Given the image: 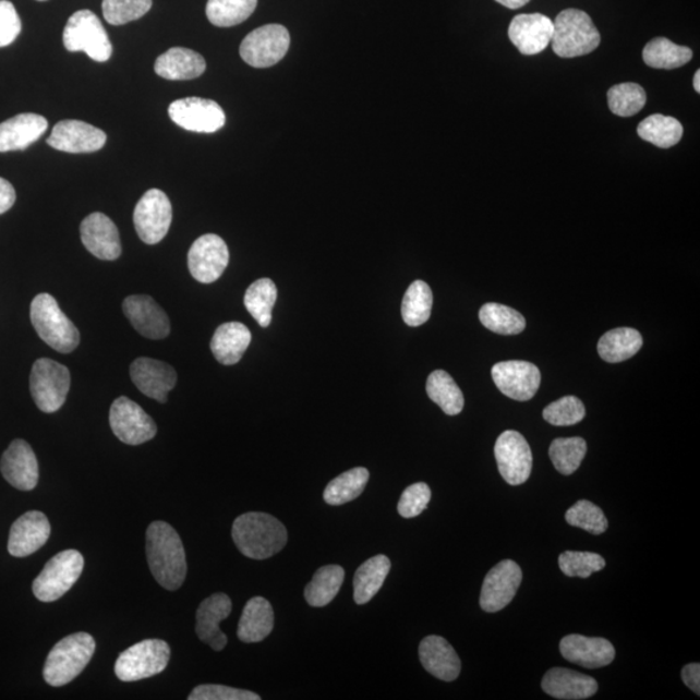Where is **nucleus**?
I'll list each match as a JSON object with an SVG mask.
<instances>
[{
	"instance_id": "f257e3e1",
	"label": "nucleus",
	"mask_w": 700,
	"mask_h": 700,
	"mask_svg": "<svg viewBox=\"0 0 700 700\" xmlns=\"http://www.w3.org/2000/svg\"><path fill=\"white\" fill-rule=\"evenodd\" d=\"M147 560L150 574L164 589L174 592L188 575L186 553L180 534L165 521L157 520L147 530Z\"/></svg>"
},
{
	"instance_id": "f03ea898",
	"label": "nucleus",
	"mask_w": 700,
	"mask_h": 700,
	"mask_svg": "<svg viewBox=\"0 0 700 700\" xmlns=\"http://www.w3.org/2000/svg\"><path fill=\"white\" fill-rule=\"evenodd\" d=\"M232 540L246 558L264 560L283 551L288 533L273 515L246 512L233 521Z\"/></svg>"
},
{
	"instance_id": "7ed1b4c3",
	"label": "nucleus",
	"mask_w": 700,
	"mask_h": 700,
	"mask_svg": "<svg viewBox=\"0 0 700 700\" xmlns=\"http://www.w3.org/2000/svg\"><path fill=\"white\" fill-rule=\"evenodd\" d=\"M96 643L93 636L80 631L59 641L50 654L44 668V678L53 688L68 685L82 674L90 663Z\"/></svg>"
},
{
	"instance_id": "20e7f679",
	"label": "nucleus",
	"mask_w": 700,
	"mask_h": 700,
	"mask_svg": "<svg viewBox=\"0 0 700 700\" xmlns=\"http://www.w3.org/2000/svg\"><path fill=\"white\" fill-rule=\"evenodd\" d=\"M31 321L39 338L59 353H72L80 346V331L61 312L51 294L40 293L31 305Z\"/></svg>"
},
{
	"instance_id": "39448f33",
	"label": "nucleus",
	"mask_w": 700,
	"mask_h": 700,
	"mask_svg": "<svg viewBox=\"0 0 700 700\" xmlns=\"http://www.w3.org/2000/svg\"><path fill=\"white\" fill-rule=\"evenodd\" d=\"M553 51L563 59L592 53L601 44V34L587 12L576 9L562 11L555 19Z\"/></svg>"
},
{
	"instance_id": "423d86ee",
	"label": "nucleus",
	"mask_w": 700,
	"mask_h": 700,
	"mask_svg": "<svg viewBox=\"0 0 700 700\" xmlns=\"http://www.w3.org/2000/svg\"><path fill=\"white\" fill-rule=\"evenodd\" d=\"M64 46L71 52H85L98 63L112 57V44L98 16L88 10L73 13L64 29Z\"/></svg>"
},
{
	"instance_id": "0eeeda50",
	"label": "nucleus",
	"mask_w": 700,
	"mask_h": 700,
	"mask_svg": "<svg viewBox=\"0 0 700 700\" xmlns=\"http://www.w3.org/2000/svg\"><path fill=\"white\" fill-rule=\"evenodd\" d=\"M85 559L77 551L61 552L46 563L33 582V593L40 602H55L70 592L84 571Z\"/></svg>"
},
{
	"instance_id": "6e6552de",
	"label": "nucleus",
	"mask_w": 700,
	"mask_h": 700,
	"mask_svg": "<svg viewBox=\"0 0 700 700\" xmlns=\"http://www.w3.org/2000/svg\"><path fill=\"white\" fill-rule=\"evenodd\" d=\"M171 651L161 640H144L123 651L114 665V674L123 683H135L161 674L168 667Z\"/></svg>"
},
{
	"instance_id": "1a4fd4ad",
	"label": "nucleus",
	"mask_w": 700,
	"mask_h": 700,
	"mask_svg": "<svg viewBox=\"0 0 700 700\" xmlns=\"http://www.w3.org/2000/svg\"><path fill=\"white\" fill-rule=\"evenodd\" d=\"M71 388L68 367L50 359L34 362L31 374V393L34 402L44 413L52 414L63 408Z\"/></svg>"
},
{
	"instance_id": "9d476101",
	"label": "nucleus",
	"mask_w": 700,
	"mask_h": 700,
	"mask_svg": "<svg viewBox=\"0 0 700 700\" xmlns=\"http://www.w3.org/2000/svg\"><path fill=\"white\" fill-rule=\"evenodd\" d=\"M290 33L283 25L269 24L258 27L240 45V57L253 68H269L279 63L290 50Z\"/></svg>"
},
{
	"instance_id": "9b49d317",
	"label": "nucleus",
	"mask_w": 700,
	"mask_h": 700,
	"mask_svg": "<svg viewBox=\"0 0 700 700\" xmlns=\"http://www.w3.org/2000/svg\"><path fill=\"white\" fill-rule=\"evenodd\" d=\"M133 219L142 242L150 245L160 243L173 221L169 197L161 190H148L136 204Z\"/></svg>"
},
{
	"instance_id": "f8f14e48",
	"label": "nucleus",
	"mask_w": 700,
	"mask_h": 700,
	"mask_svg": "<svg viewBox=\"0 0 700 700\" xmlns=\"http://www.w3.org/2000/svg\"><path fill=\"white\" fill-rule=\"evenodd\" d=\"M109 424L114 436L128 445L147 443L157 434V425L153 418L128 397H119L112 403Z\"/></svg>"
},
{
	"instance_id": "ddd939ff",
	"label": "nucleus",
	"mask_w": 700,
	"mask_h": 700,
	"mask_svg": "<svg viewBox=\"0 0 700 700\" xmlns=\"http://www.w3.org/2000/svg\"><path fill=\"white\" fill-rule=\"evenodd\" d=\"M494 456L500 475L510 485H521L527 482L532 472V450L526 437L517 431H506L497 438Z\"/></svg>"
},
{
	"instance_id": "4468645a",
	"label": "nucleus",
	"mask_w": 700,
	"mask_h": 700,
	"mask_svg": "<svg viewBox=\"0 0 700 700\" xmlns=\"http://www.w3.org/2000/svg\"><path fill=\"white\" fill-rule=\"evenodd\" d=\"M169 116L178 126L194 133H216L226 123L221 106L203 98H184L171 102Z\"/></svg>"
},
{
	"instance_id": "2eb2a0df",
	"label": "nucleus",
	"mask_w": 700,
	"mask_h": 700,
	"mask_svg": "<svg viewBox=\"0 0 700 700\" xmlns=\"http://www.w3.org/2000/svg\"><path fill=\"white\" fill-rule=\"evenodd\" d=\"M228 244L216 233H207L195 240L189 252V269L192 278L209 285L221 278L229 265Z\"/></svg>"
},
{
	"instance_id": "dca6fc26",
	"label": "nucleus",
	"mask_w": 700,
	"mask_h": 700,
	"mask_svg": "<svg viewBox=\"0 0 700 700\" xmlns=\"http://www.w3.org/2000/svg\"><path fill=\"white\" fill-rule=\"evenodd\" d=\"M523 572L514 560L506 559L494 566L485 576L482 594H480V607L485 613H498L509 606L517 595Z\"/></svg>"
},
{
	"instance_id": "f3484780",
	"label": "nucleus",
	"mask_w": 700,
	"mask_h": 700,
	"mask_svg": "<svg viewBox=\"0 0 700 700\" xmlns=\"http://www.w3.org/2000/svg\"><path fill=\"white\" fill-rule=\"evenodd\" d=\"M492 377L500 393L515 401H530L541 384L539 367L526 361L499 362L493 366Z\"/></svg>"
},
{
	"instance_id": "a211bd4d",
	"label": "nucleus",
	"mask_w": 700,
	"mask_h": 700,
	"mask_svg": "<svg viewBox=\"0 0 700 700\" xmlns=\"http://www.w3.org/2000/svg\"><path fill=\"white\" fill-rule=\"evenodd\" d=\"M107 134L90 123L63 120L48 136V146L68 154H92L106 146Z\"/></svg>"
},
{
	"instance_id": "6ab92c4d",
	"label": "nucleus",
	"mask_w": 700,
	"mask_h": 700,
	"mask_svg": "<svg viewBox=\"0 0 700 700\" xmlns=\"http://www.w3.org/2000/svg\"><path fill=\"white\" fill-rule=\"evenodd\" d=\"M123 313L144 338L161 340L170 334V321L164 309L146 294H134L123 301Z\"/></svg>"
},
{
	"instance_id": "aec40b11",
	"label": "nucleus",
	"mask_w": 700,
	"mask_h": 700,
	"mask_svg": "<svg viewBox=\"0 0 700 700\" xmlns=\"http://www.w3.org/2000/svg\"><path fill=\"white\" fill-rule=\"evenodd\" d=\"M554 24L542 13H523L512 19L509 26V38L520 53L533 57L545 51L552 44Z\"/></svg>"
},
{
	"instance_id": "412c9836",
	"label": "nucleus",
	"mask_w": 700,
	"mask_h": 700,
	"mask_svg": "<svg viewBox=\"0 0 700 700\" xmlns=\"http://www.w3.org/2000/svg\"><path fill=\"white\" fill-rule=\"evenodd\" d=\"M80 231L82 243L96 258L114 261L121 256L120 232L108 216L93 213L82 221Z\"/></svg>"
},
{
	"instance_id": "4be33fe9",
	"label": "nucleus",
	"mask_w": 700,
	"mask_h": 700,
	"mask_svg": "<svg viewBox=\"0 0 700 700\" xmlns=\"http://www.w3.org/2000/svg\"><path fill=\"white\" fill-rule=\"evenodd\" d=\"M130 376L144 396L161 403L168 401V395L177 384V373L173 367L147 357H141L132 363Z\"/></svg>"
},
{
	"instance_id": "5701e85b",
	"label": "nucleus",
	"mask_w": 700,
	"mask_h": 700,
	"mask_svg": "<svg viewBox=\"0 0 700 700\" xmlns=\"http://www.w3.org/2000/svg\"><path fill=\"white\" fill-rule=\"evenodd\" d=\"M51 526L46 515L29 511L12 524L9 538V552L12 557L25 558L39 551L50 539Z\"/></svg>"
},
{
	"instance_id": "b1692460",
	"label": "nucleus",
	"mask_w": 700,
	"mask_h": 700,
	"mask_svg": "<svg viewBox=\"0 0 700 700\" xmlns=\"http://www.w3.org/2000/svg\"><path fill=\"white\" fill-rule=\"evenodd\" d=\"M3 478L19 491H33L39 480V467L32 446L24 440H15L4 451L0 461Z\"/></svg>"
},
{
	"instance_id": "393cba45",
	"label": "nucleus",
	"mask_w": 700,
	"mask_h": 700,
	"mask_svg": "<svg viewBox=\"0 0 700 700\" xmlns=\"http://www.w3.org/2000/svg\"><path fill=\"white\" fill-rule=\"evenodd\" d=\"M559 650L566 661L581 665L583 668L596 669L614 662L615 648L605 638L566 636L559 643Z\"/></svg>"
},
{
	"instance_id": "a878e982",
	"label": "nucleus",
	"mask_w": 700,
	"mask_h": 700,
	"mask_svg": "<svg viewBox=\"0 0 700 700\" xmlns=\"http://www.w3.org/2000/svg\"><path fill=\"white\" fill-rule=\"evenodd\" d=\"M231 610L230 596L224 593L208 596L197 608L196 635L215 651H222L228 644V637L219 629V624L229 617Z\"/></svg>"
},
{
	"instance_id": "bb28decb",
	"label": "nucleus",
	"mask_w": 700,
	"mask_h": 700,
	"mask_svg": "<svg viewBox=\"0 0 700 700\" xmlns=\"http://www.w3.org/2000/svg\"><path fill=\"white\" fill-rule=\"evenodd\" d=\"M423 668L443 681L451 683L461 674V659L451 644L440 636H429L420 644Z\"/></svg>"
},
{
	"instance_id": "cd10ccee",
	"label": "nucleus",
	"mask_w": 700,
	"mask_h": 700,
	"mask_svg": "<svg viewBox=\"0 0 700 700\" xmlns=\"http://www.w3.org/2000/svg\"><path fill=\"white\" fill-rule=\"evenodd\" d=\"M48 122L37 113H22L0 123V153L25 149L46 133Z\"/></svg>"
},
{
	"instance_id": "c85d7f7f",
	"label": "nucleus",
	"mask_w": 700,
	"mask_h": 700,
	"mask_svg": "<svg viewBox=\"0 0 700 700\" xmlns=\"http://www.w3.org/2000/svg\"><path fill=\"white\" fill-rule=\"evenodd\" d=\"M542 690L555 699L582 700L599 691V683L572 669L553 668L542 678Z\"/></svg>"
},
{
	"instance_id": "c756f323",
	"label": "nucleus",
	"mask_w": 700,
	"mask_h": 700,
	"mask_svg": "<svg viewBox=\"0 0 700 700\" xmlns=\"http://www.w3.org/2000/svg\"><path fill=\"white\" fill-rule=\"evenodd\" d=\"M207 70V63L201 53L190 48L173 47L160 55L155 63V72L161 79L188 81L201 77Z\"/></svg>"
},
{
	"instance_id": "7c9ffc66",
	"label": "nucleus",
	"mask_w": 700,
	"mask_h": 700,
	"mask_svg": "<svg viewBox=\"0 0 700 700\" xmlns=\"http://www.w3.org/2000/svg\"><path fill=\"white\" fill-rule=\"evenodd\" d=\"M252 334L240 322H228L216 329L210 341L213 355L222 365H236L249 349Z\"/></svg>"
},
{
	"instance_id": "2f4dec72",
	"label": "nucleus",
	"mask_w": 700,
	"mask_h": 700,
	"mask_svg": "<svg viewBox=\"0 0 700 700\" xmlns=\"http://www.w3.org/2000/svg\"><path fill=\"white\" fill-rule=\"evenodd\" d=\"M274 629V610L270 602L263 596L246 602L238 626L239 640L244 643H257L269 637Z\"/></svg>"
},
{
	"instance_id": "473e14b6",
	"label": "nucleus",
	"mask_w": 700,
	"mask_h": 700,
	"mask_svg": "<svg viewBox=\"0 0 700 700\" xmlns=\"http://www.w3.org/2000/svg\"><path fill=\"white\" fill-rule=\"evenodd\" d=\"M390 571V560L386 555H376L357 569L353 580L354 602L366 605L379 592Z\"/></svg>"
},
{
	"instance_id": "72a5a7b5",
	"label": "nucleus",
	"mask_w": 700,
	"mask_h": 700,
	"mask_svg": "<svg viewBox=\"0 0 700 700\" xmlns=\"http://www.w3.org/2000/svg\"><path fill=\"white\" fill-rule=\"evenodd\" d=\"M643 340L635 328L610 329L599 342V353L603 361L619 363L631 359L642 348Z\"/></svg>"
},
{
	"instance_id": "f704fd0d",
	"label": "nucleus",
	"mask_w": 700,
	"mask_h": 700,
	"mask_svg": "<svg viewBox=\"0 0 700 700\" xmlns=\"http://www.w3.org/2000/svg\"><path fill=\"white\" fill-rule=\"evenodd\" d=\"M642 58L644 63L654 70H677L689 63L692 59V51L689 47L678 46L672 40L659 37L643 48Z\"/></svg>"
},
{
	"instance_id": "c9c22d12",
	"label": "nucleus",
	"mask_w": 700,
	"mask_h": 700,
	"mask_svg": "<svg viewBox=\"0 0 700 700\" xmlns=\"http://www.w3.org/2000/svg\"><path fill=\"white\" fill-rule=\"evenodd\" d=\"M345 579L346 571L340 566L331 565L319 568L305 588L306 602L312 607L329 605L340 592Z\"/></svg>"
},
{
	"instance_id": "e433bc0d",
	"label": "nucleus",
	"mask_w": 700,
	"mask_h": 700,
	"mask_svg": "<svg viewBox=\"0 0 700 700\" xmlns=\"http://www.w3.org/2000/svg\"><path fill=\"white\" fill-rule=\"evenodd\" d=\"M370 472L365 467H355L335 478L326 486L324 499L331 506H340L359 498L369 483Z\"/></svg>"
},
{
	"instance_id": "4c0bfd02",
	"label": "nucleus",
	"mask_w": 700,
	"mask_h": 700,
	"mask_svg": "<svg viewBox=\"0 0 700 700\" xmlns=\"http://www.w3.org/2000/svg\"><path fill=\"white\" fill-rule=\"evenodd\" d=\"M278 299V288L269 278H263L252 283L245 292L244 305L257 324L269 327L273 319V309Z\"/></svg>"
},
{
	"instance_id": "58836bf2",
	"label": "nucleus",
	"mask_w": 700,
	"mask_h": 700,
	"mask_svg": "<svg viewBox=\"0 0 700 700\" xmlns=\"http://www.w3.org/2000/svg\"><path fill=\"white\" fill-rule=\"evenodd\" d=\"M427 395L432 401L442 408L446 415H458L464 408V397L461 388L452 377L444 372L436 370L429 376Z\"/></svg>"
},
{
	"instance_id": "ea45409f",
	"label": "nucleus",
	"mask_w": 700,
	"mask_h": 700,
	"mask_svg": "<svg viewBox=\"0 0 700 700\" xmlns=\"http://www.w3.org/2000/svg\"><path fill=\"white\" fill-rule=\"evenodd\" d=\"M637 133L659 148H671L681 141L684 128L674 117L653 114L638 125Z\"/></svg>"
},
{
	"instance_id": "a19ab883",
	"label": "nucleus",
	"mask_w": 700,
	"mask_h": 700,
	"mask_svg": "<svg viewBox=\"0 0 700 700\" xmlns=\"http://www.w3.org/2000/svg\"><path fill=\"white\" fill-rule=\"evenodd\" d=\"M434 294L423 280H415L405 293L401 314L405 324L410 327L422 326L431 317Z\"/></svg>"
},
{
	"instance_id": "79ce46f5",
	"label": "nucleus",
	"mask_w": 700,
	"mask_h": 700,
	"mask_svg": "<svg viewBox=\"0 0 700 700\" xmlns=\"http://www.w3.org/2000/svg\"><path fill=\"white\" fill-rule=\"evenodd\" d=\"M258 0H208L207 17L213 25L230 27L242 24L255 12Z\"/></svg>"
},
{
	"instance_id": "37998d69",
	"label": "nucleus",
	"mask_w": 700,
	"mask_h": 700,
	"mask_svg": "<svg viewBox=\"0 0 700 700\" xmlns=\"http://www.w3.org/2000/svg\"><path fill=\"white\" fill-rule=\"evenodd\" d=\"M479 318L492 333L499 335H518L526 328L523 315L503 304H485L480 309Z\"/></svg>"
},
{
	"instance_id": "c03bdc74",
	"label": "nucleus",
	"mask_w": 700,
	"mask_h": 700,
	"mask_svg": "<svg viewBox=\"0 0 700 700\" xmlns=\"http://www.w3.org/2000/svg\"><path fill=\"white\" fill-rule=\"evenodd\" d=\"M588 445L581 437L555 438L548 449L552 462L562 475H572L587 456Z\"/></svg>"
},
{
	"instance_id": "a18cd8bd",
	"label": "nucleus",
	"mask_w": 700,
	"mask_h": 700,
	"mask_svg": "<svg viewBox=\"0 0 700 700\" xmlns=\"http://www.w3.org/2000/svg\"><path fill=\"white\" fill-rule=\"evenodd\" d=\"M607 98L610 111L620 117L640 113L647 105V93L633 82L611 87Z\"/></svg>"
},
{
	"instance_id": "49530a36",
	"label": "nucleus",
	"mask_w": 700,
	"mask_h": 700,
	"mask_svg": "<svg viewBox=\"0 0 700 700\" xmlns=\"http://www.w3.org/2000/svg\"><path fill=\"white\" fill-rule=\"evenodd\" d=\"M153 0H102V16L108 24L119 26L140 20L150 10Z\"/></svg>"
},
{
	"instance_id": "de8ad7c7",
	"label": "nucleus",
	"mask_w": 700,
	"mask_h": 700,
	"mask_svg": "<svg viewBox=\"0 0 700 700\" xmlns=\"http://www.w3.org/2000/svg\"><path fill=\"white\" fill-rule=\"evenodd\" d=\"M558 563L560 571L568 578L588 579L606 567L602 555L590 552H565L560 554Z\"/></svg>"
},
{
	"instance_id": "09e8293b",
	"label": "nucleus",
	"mask_w": 700,
	"mask_h": 700,
	"mask_svg": "<svg viewBox=\"0 0 700 700\" xmlns=\"http://www.w3.org/2000/svg\"><path fill=\"white\" fill-rule=\"evenodd\" d=\"M569 526L581 528L592 534H602L607 531L608 521L599 506L590 500L581 499L566 512Z\"/></svg>"
},
{
	"instance_id": "8fccbe9b",
	"label": "nucleus",
	"mask_w": 700,
	"mask_h": 700,
	"mask_svg": "<svg viewBox=\"0 0 700 700\" xmlns=\"http://www.w3.org/2000/svg\"><path fill=\"white\" fill-rule=\"evenodd\" d=\"M586 407H583L580 398L566 396L548 405L542 415H544V420L547 423L558 425V427H566V425L580 423L586 418Z\"/></svg>"
},
{
	"instance_id": "3c124183",
	"label": "nucleus",
	"mask_w": 700,
	"mask_h": 700,
	"mask_svg": "<svg viewBox=\"0 0 700 700\" xmlns=\"http://www.w3.org/2000/svg\"><path fill=\"white\" fill-rule=\"evenodd\" d=\"M432 493L425 483H417L408 486L398 500L397 510L405 519H411L421 515L430 504Z\"/></svg>"
},
{
	"instance_id": "603ef678",
	"label": "nucleus",
	"mask_w": 700,
	"mask_h": 700,
	"mask_svg": "<svg viewBox=\"0 0 700 700\" xmlns=\"http://www.w3.org/2000/svg\"><path fill=\"white\" fill-rule=\"evenodd\" d=\"M256 692L230 688L225 685H198L192 690L189 700H260Z\"/></svg>"
},
{
	"instance_id": "864d4df0",
	"label": "nucleus",
	"mask_w": 700,
	"mask_h": 700,
	"mask_svg": "<svg viewBox=\"0 0 700 700\" xmlns=\"http://www.w3.org/2000/svg\"><path fill=\"white\" fill-rule=\"evenodd\" d=\"M22 29V20L15 5L10 0H0V47L15 43Z\"/></svg>"
},
{
	"instance_id": "5fc2aeb1",
	"label": "nucleus",
	"mask_w": 700,
	"mask_h": 700,
	"mask_svg": "<svg viewBox=\"0 0 700 700\" xmlns=\"http://www.w3.org/2000/svg\"><path fill=\"white\" fill-rule=\"evenodd\" d=\"M16 202V191L13 189L12 184L0 178V215L9 212L13 204Z\"/></svg>"
},
{
	"instance_id": "6e6d98bb",
	"label": "nucleus",
	"mask_w": 700,
	"mask_h": 700,
	"mask_svg": "<svg viewBox=\"0 0 700 700\" xmlns=\"http://www.w3.org/2000/svg\"><path fill=\"white\" fill-rule=\"evenodd\" d=\"M683 681L686 686L696 695H700V665L698 663H691L686 665L681 672Z\"/></svg>"
},
{
	"instance_id": "4d7b16f0",
	"label": "nucleus",
	"mask_w": 700,
	"mask_h": 700,
	"mask_svg": "<svg viewBox=\"0 0 700 700\" xmlns=\"http://www.w3.org/2000/svg\"><path fill=\"white\" fill-rule=\"evenodd\" d=\"M500 5L507 7L510 10H518L520 7H524L527 3H530L531 0H496Z\"/></svg>"
},
{
	"instance_id": "13d9d810",
	"label": "nucleus",
	"mask_w": 700,
	"mask_h": 700,
	"mask_svg": "<svg viewBox=\"0 0 700 700\" xmlns=\"http://www.w3.org/2000/svg\"><path fill=\"white\" fill-rule=\"evenodd\" d=\"M699 82H700V71H697V73H696V75H695V88H696V92H697L698 94L700 93V85H699Z\"/></svg>"
},
{
	"instance_id": "bf43d9fd",
	"label": "nucleus",
	"mask_w": 700,
	"mask_h": 700,
	"mask_svg": "<svg viewBox=\"0 0 700 700\" xmlns=\"http://www.w3.org/2000/svg\"><path fill=\"white\" fill-rule=\"evenodd\" d=\"M39 2H45V0H39Z\"/></svg>"
}]
</instances>
